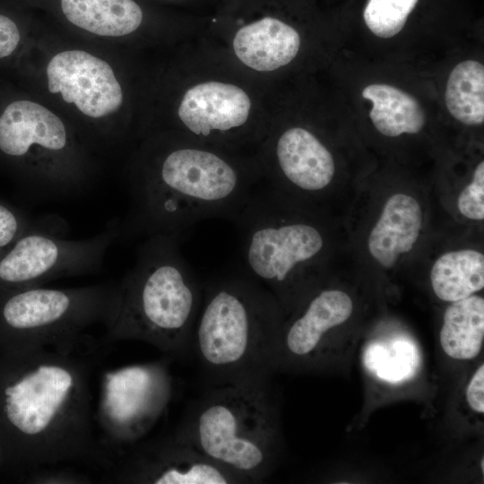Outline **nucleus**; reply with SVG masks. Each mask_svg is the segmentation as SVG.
<instances>
[{"label":"nucleus","instance_id":"nucleus-1","mask_svg":"<svg viewBox=\"0 0 484 484\" xmlns=\"http://www.w3.org/2000/svg\"><path fill=\"white\" fill-rule=\"evenodd\" d=\"M22 349V368L1 393L24 459L38 477L65 462L103 463L92 433L88 366L73 351Z\"/></svg>","mask_w":484,"mask_h":484},{"label":"nucleus","instance_id":"nucleus-2","mask_svg":"<svg viewBox=\"0 0 484 484\" xmlns=\"http://www.w3.org/2000/svg\"><path fill=\"white\" fill-rule=\"evenodd\" d=\"M251 177L215 151L176 146L133 182L130 229L179 237L205 219L234 221L256 191Z\"/></svg>","mask_w":484,"mask_h":484},{"label":"nucleus","instance_id":"nucleus-3","mask_svg":"<svg viewBox=\"0 0 484 484\" xmlns=\"http://www.w3.org/2000/svg\"><path fill=\"white\" fill-rule=\"evenodd\" d=\"M179 237H148L117 285L105 342L139 341L171 356L190 350L203 286L180 253Z\"/></svg>","mask_w":484,"mask_h":484},{"label":"nucleus","instance_id":"nucleus-4","mask_svg":"<svg viewBox=\"0 0 484 484\" xmlns=\"http://www.w3.org/2000/svg\"><path fill=\"white\" fill-rule=\"evenodd\" d=\"M283 321L275 298L246 273L203 286L191 346L211 385L270 378Z\"/></svg>","mask_w":484,"mask_h":484},{"label":"nucleus","instance_id":"nucleus-5","mask_svg":"<svg viewBox=\"0 0 484 484\" xmlns=\"http://www.w3.org/2000/svg\"><path fill=\"white\" fill-rule=\"evenodd\" d=\"M175 435L244 483L262 482L279 448L270 378L211 385L192 403Z\"/></svg>","mask_w":484,"mask_h":484},{"label":"nucleus","instance_id":"nucleus-6","mask_svg":"<svg viewBox=\"0 0 484 484\" xmlns=\"http://www.w3.org/2000/svg\"><path fill=\"white\" fill-rule=\"evenodd\" d=\"M242 236L246 274L275 298L283 313L301 301V269L324 246L318 227L289 219L273 190H256L234 220ZM302 282V280H301Z\"/></svg>","mask_w":484,"mask_h":484},{"label":"nucleus","instance_id":"nucleus-7","mask_svg":"<svg viewBox=\"0 0 484 484\" xmlns=\"http://www.w3.org/2000/svg\"><path fill=\"white\" fill-rule=\"evenodd\" d=\"M114 298L115 285L18 288L3 303L1 319L22 348L73 351L90 326L105 325Z\"/></svg>","mask_w":484,"mask_h":484},{"label":"nucleus","instance_id":"nucleus-8","mask_svg":"<svg viewBox=\"0 0 484 484\" xmlns=\"http://www.w3.org/2000/svg\"><path fill=\"white\" fill-rule=\"evenodd\" d=\"M121 233L120 222L114 220L100 233L76 240L35 227L0 253V283L18 289L95 272Z\"/></svg>","mask_w":484,"mask_h":484},{"label":"nucleus","instance_id":"nucleus-9","mask_svg":"<svg viewBox=\"0 0 484 484\" xmlns=\"http://www.w3.org/2000/svg\"><path fill=\"white\" fill-rule=\"evenodd\" d=\"M115 476L125 483H244L175 434L137 446L116 467Z\"/></svg>","mask_w":484,"mask_h":484},{"label":"nucleus","instance_id":"nucleus-10","mask_svg":"<svg viewBox=\"0 0 484 484\" xmlns=\"http://www.w3.org/2000/svg\"><path fill=\"white\" fill-rule=\"evenodd\" d=\"M290 320L283 321L274 354V371L285 367H314L322 364L332 331L345 323L353 302L344 291L322 290Z\"/></svg>","mask_w":484,"mask_h":484},{"label":"nucleus","instance_id":"nucleus-11","mask_svg":"<svg viewBox=\"0 0 484 484\" xmlns=\"http://www.w3.org/2000/svg\"><path fill=\"white\" fill-rule=\"evenodd\" d=\"M172 377L161 361L125 367L113 374V434L117 441L143 436L166 410Z\"/></svg>","mask_w":484,"mask_h":484},{"label":"nucleus","instance_id":"nucleus-12","mask_svg":"<svg viewBox=\"0 0 484 484\" xmlns=\"http://www.w3.org/2000/svg\"><path fill=\"white\" fill-rule=\"evenodd\" d=\"M51 93H61L91 118L106 117L117 110L123 92L111 66L82 50H67L54 56L47 67Z\"/></svg>","mask_w":484,"mask_h":484},{"label":"nucleus","instance_id":"nucleus-13","mask_svg":"<svg viewBox=\"0 0 484 484\" xmlns=\"http://www.w3.org/2000/svg\"><path fill=\"white\" fill-rule=\"evenodd\" d=\"M252 11L235 32L233 49L246 66L271 72L290 64L300 48L296 28L274 12L273 0H242Z\"/></svg>","mask_w":484,"mask_h":484},{"label":"nucleus","instance_id":"nucleus-14","mask_svg":"<svg viewBox=\"0 0 484 484\" xmlns=\"http://www.w3.org/2000/svg\"><path fill=\"white\" fill-rule=\"evenodd\" d=\"M250 110V98L240 87L205 82L186 91L177 115L191 135L206 141L236 134L248 121Z\"/></svg>","mask_w":484,"mask_h":484},{"label":"nucleus","instance_id":"nucleus-15","mask_svg":"<svg viewBox=\"0 0 484 484\" xmlns=\"http://www.w3.org/2000/svg\"><path fill=\"white\" fill-rule=\"evenodd\" d=\"M69 138L62 120L45 107L29 100L10 103L0 116V151L26 160L34 151L63 155Z\"/></svg>","mask_w":484,"mask_h":484},{"label":"nucleus","instance_id":"nucleus-16","mask_svg":"<svg viewBox=\"0 0 484 484\" xmlns=\"http://www.w3.org/2000/svg\"><path fill=\"white\" fill-rule=\"evenodd\" d=\"M273 148L277 171L287 184L305 193L323 191L331 184L335 173L333 155L308 130H285Z\"/></svg>","mask_w":484,"mask_h":484},{"label":"nucleus","instance_id":"nucleus-17","mask_svg":"<svg viewBox=\"0 0 484 484\" xmlns=\"http://www.w3.org/2000/svg\"><path fill=\"white\" fill-rule=\"evenodd\" d=\"M422 228L419 203L404 194L392 195L368 238L371 255L384 267H392L400 255L410 252Z\"/></svg>","mask_w":484,"mask_h":484},{"label":"nucleus","instance_id":"nucleus-18","mask_svg":"<svg viewBox=\"0 0 484 484\" xmlns=\"http://www.w3.org/2000/svg\"><path fill=\"white\" fill-rule=\"evenodd\" d=\"M61 7L70 22L100 36L130 34L143 20V9L134 0H61Z\"/></svg>","mask_w":484,"mask_h":484},{"label":"nucleus","instance_id":"nucleus-19","mask_svg":"<svg viewBox=\"0 0 484 484\" xmlns=\"http://www.w3.org/2000/svg\"><path fill=\"white\" fill-rule=\"evenodd\" d=\"M451 303L443 317L439 334L441 348L454 359H475L484 341V299L471 295Z\"/></svg>","mask_w":484,"mask_h":484},{"label":"nucleus","instance_id":"nucleus-20","mask_svg":"<svg viewBox=\"0 0 484 484\" xmlns=\"http://www.w3.org/2000/svg\"><path fill=\"white\" fill-rule=\"evenodd\" d=\"M362 96L371 101L369 117L382 134L396 137L422 130L424 110L411 94L389 84L373 83L363 89Z\"/></svg>","mask_w":484,"mask_h":484},{"label":"nucleus","instance_id":"nucleus-21","mask_svg":"<svg viewBox=\"0 0 484 484\" xmlns=\"http://www.w3.org/2000/svg\"><path fill=\"white\" fill-rule=\"evenodd\" d=\"M432 289L441 300L465 298L484 287V256L472 249L442 255L430 272Z\"/></svg>","mask_w":484,"mask_h":484},{"label":"nucleus","instance_id":"nucleus-22","mask_svg":"<svg viewBox=\"0 0 484 484\" xmlns=\"http://www.w3.org/2000/svg\"><path fill=\"white\" fill-rule=\"evenodd\" d=\"M445 99L448 111L468 125L484 121V66L475 60H465L449 74Z\"/></svg>","mask_w":484,"mask_h":484},{"label":"nucleus","instance_id":"nucleus-23","mask_svg":"<svg viewBox=\"0 0 484 484\" xmlns=\"http://www.w3.org/2000/svg\"><path fill=\"white\" fill-rule=\"evenodd\" d=\"M461 213L475 220L484 219V162L476 167L472 181L462 191L458 197Z\"/></svg>","mask_w":484,"mask_h":484},{"label":"nucleus","instance_id":"nucleus-24","mask_svg":"<svg viewBox=\"0 0 484 484\" xmlns=\"http://www.w3.org/2000/svg\"><path fill=\"white\" fill-rule=\"evenodd\" d=\"M33 228L19 213L0 203V253Z\"/></svg>","mask_w":484,"mask_h":484},{"label":"nucleus","instance_id":"nucleus-25","mask_svg":"<svg viewBox=\"0 0 484 484\" xmlns=\"http://www.w3.org/2000/svg\"><path fill=\"white\" fill-rule=\"evenodd\" d=\"M466 400L472 411L479 414L484 412V365L480 364L466 387Z\"/></svg>","mask_w":484,"mask_h":484},{"label":"nucleus","instance_id":"nucleus-26","mask_svg":"<svg viewBox=\"0 0 484 484\" xmlns=\"http://www.w3.org/2000/svg\"><path fill=\"white\" fill-rule=\"evenodd\" d=\"M19 42L20 32L14 22L0 14V58L13 54Z\"/></svg>","mask_w":484,"mask_h":484}]
</instances>
